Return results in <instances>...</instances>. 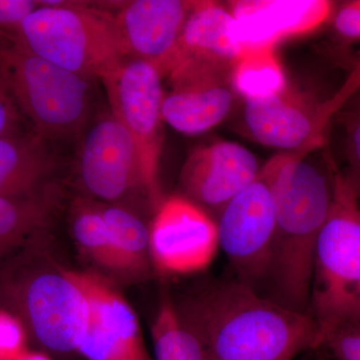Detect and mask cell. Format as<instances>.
Wrapping results in <instances>:
<instances>
[{"mask_svg": "<svg viewBox=\"0 0 360 360\" xmlns=\"http://www.w3.org/2000/svg\"><path fill=\"white\" fill-rule=\"evenodd\" d=\"M151 333L155 360H207L200 338L170 300L161 303Z\"/></svg>", "mask_w": 360, "mask_h": 360, "instance_id": "7402d4cb", "label": "cell"}, {"mask_svg": "<svg viewBox=\"0 0 360 360\" xmlns=\"http://www.w3.org/2000/svg\"><path fill=\"white\" fill-rule=\"evenodd\" d=\"M321 348L328 349L336 360H360V328L333 333Z\"/></svg>", "mask_w": 360, "mask_h": 360, "instance_id": "83f0119b", "label": "cell"}, {"mask_svg": "<svg viewBox=\"0 0 360 360\" xmlns=\"http://www.w3.org/2000/svg\"><path fill=\"white\" fill-rule=\"evenodd\" d=\"M336 35L345 44H360V0L336 7L333 15Z\"/></svg>", "mask_w": 360, "mask_h": 360, "instance_id": "484cf974", "label": "cell"}, {"mask_svg": "<svg viewBox=\"0 0 360 360\" xmlns=\"http://www.w3.org/2000/svg\"><path fill=\"white\" fill-rule=\"evenodd\" d=\"M217 222L219 248L236 279L262 292L269 277L276 229L274 196L264 168L224 205Z\"/></svg>", "mask_w": 360, "mask_h": 360, "instance_id": "ba28073f", "label": "cell"}, {"mask_svg": "<svg viewBox=\"0 0 360 360\" xmlns=\"http://www.w3.org/2000/svg\"><path fill=\"white\" fill-rule=\"evenodd\" d=\"M35 0H0V32L15 34L23 21L40 7Z\"/></svg>", "mask_w": 360, "mask_h": 360, "instance_id": "4316f807", "label": "cell"}, {"mask_svg": "<svg viewBox=\"0 0 360 360\" xmlns=\"http://www.w3.org/2000/svg\"><path fill=\"white\" fill-rule=\"evenodd\" d=\"M359 205H360V200H359Z\"/></svg>", "mask_w": 360, "mask_h": 360, "instance_id": "4dcf8cb0", "label": "cell"}, {"mask_svg": "<svg viewBox=\"0 0 360 360\" xmlns=\"http://www.w3.org/2000/svg\"><path fill=\"white\" fill-rule=\"evenodd\" d=\"M0 78L32 130L49 141L84 130L92 104V80L54 65L0 32Z\"/></svg>", "mask_w": 360, "mask_h": 360, "instance_id": "277c9868", "label": "cell"}, {"mask_svg": "<svg viewBox=\"0 0 360 360\" xmlns=\"http://www.w3.org/2000/svg\"><path fill=\"white\" fill-rule=\"evenodd\" d=\"M309 314L321 348L333 333L360 328V205L338 167L333 207L315 251Z\"/></svg>", "mask_w": 360, "mask_h": 360, "instance_id": "3957f363", "label": "cell"}, {"mask_svg": "<svg viewBox=\"0 0 360 360\" xmlns=\"http://www.w3.org/2000/svg\"><path fill=\"white\" fill-rule=\"evenodd\" d=\"M158 68L139 59L125 58L101 82L111 112L134 139L141 161L142 187L156 208L161 203L160 161L162 150L163 92Z\"/></svg>", "mask_w": 360, "mask_h": 360, "instance_id": "8992f818", "label": "cell"}, {"mask_svg": "<svg viewBox=\"0 0 360 360\" xmlns=\"http://www.w3.org/2000/svg\"><path fill=\"white\" fill-rule=\"evenodd\" d=\"M193 4L134 0L122 4L115 16L129 58L150 63L165 77Z\"/></svg>", "mask_w": 360, "mask_h": 360, "instance_id": "2e32d148", "label": "cell"}, {"mask_svg": "<svg viewBox=\"0 0 360 360\" xmlns=\"http://www.w3.org/2000/svg\"><path fill=\"white\" fill-rule=\"evenodd\" d=\"M243 53L229 8L215 1H194L165 77L212 75L231 79Z\"/></svg>", "mask_w": 360, "mask_h": 360, "instance_id": "4fadbf2b", "label": "cell"}, {"mask_svg": "<svg viewBox=\"0 0 360 360\" xmlns=\"http://www.w3.org/2000/svg\"><path fill=\"white\" fill-rule=\"evenodd\" d=\"M49 141L35 132L0 137V196L39 193L56 167Z\"/></svg>", "mask_w": 360, "mask_h": 360, "instance_id": "ac0fdd59", "label": "cell"}, {"mask_svg": "<svg viewBox=\"0 0 360 360\" xmlns=\"http://www.w3.org/2000/svg\"><path fill=\"white\" fill-rule=\"evenodd\" d=\"M328 0H240L231 2L236 39L243 49H274L278 42L307 34L333 18Z\"/></svg>", "mask_w": 360, "mask_h": 360, "instance_id": "5bb4252c", "label": "cell"}, {"mask_svg": "<svg viewBox=\"0 0 360 360\" xmlns=\"http://www.w3.org/2000/svg\"><path fill=\"white\" fill-rule=\"evenodd\" d=\"M120 258L122 272L143 274L148 267L149 231L139 217L117 207L99 208ZM151 259V258H150Z\"/></svg>", "mask_w": 360, "mask_h": 360, "instance_id": "ffe728a7", "label": "cell"}, {"mask_svg": "<svg viewBox=\"0 0 360 360\" xmlns=\"http://www.w3.org/2000/svg\"><path fill=\"white\" fill-rule=\"evenodd\" d=\"M345 130L347 170L342 172L360 200V89L340 110Z\"/></svg>", "mask_w": 360, "mask_h": 360, "instance_id": "cb8c5ba5", "label": "cell"}, {"mask_svg": "<svg viewBox=\"0 0 360 360\" xmlns=\"http://www.w3.org/2000/svg\"><path fill=\"white\" fill-rule=\"evenodd\" d=\"M15 360H53L46 354L39 352H22Z\"/></svg>", "mask_w": 360, "mask_h": 360, "instance_id": "f546056e", "label": "cell"}, {"mask_svg": "<svg viewBox=\"0 0 360 360\" xmlns=\"http://www.w3.org/2000/svg\"><path fill=\"white\" fill-rule=\"evenodd\" d=\"M25 309L33 335L51 352H77L89 321V302L65 271L35 276L26 285Z\"/></svg>", "mask_w": 360, "mask_h": 360, "instance_id": "7c38bea8", "label": "cell"}, {"mask_svg": "<svg viewBox=\"0 0 360 360\" xmlns=\"http://www.w3.org/2000/svg\"><path fill=\"white\" fill-rule=\"evenodd\" d=\"M25 333L20 321L0 312V360H15L22 352Z\"/></svg>", "mask_w": 360, "mask_h": 360, "instance_id": "d4e9b609", "label": "cell"}, {"mask_svg": "<svg viewBox=\"0 0 360 360\" xmlns=\"http://www.w3.org/2000/svg\"><path fill=\"white\" fill-rule=\"evenodd\" d=\"M53 206L54 194L49 186L30 195L0 196V248L46 224Z\"/></svg>", "mask_w": 360, "mask_h": 360, "instance_id": "44dd1931", "label": "cell"}, {"mask_svg": "<svg viewBox=\"0 0 360 360\" xmlns=\"http://www.w3.org/2000/svg\"><path fill=\"white\" fill-rule=\"evenodd\" d=\"M25 123V118L0 78V137L25 134L22 131Z\"/></svg>", "mask_w": 360, "mask_h": 360, "instance_id": "f1b7e54d", "label": "cell"}, {"mask_svg": "<svg viewBox=\"0 0 360 360\" xmlns=\"http://www.w3.org/2000/svg\"><path fill=\"white\" fill-rule=\"evenodd\" d=\"M307 150L286 151L264 165L276 212L266 288L271 300L309 314L315 251L333 207L335 163Z\"/></svg>", "mask_w": 360, "mask_h": 360, "instance_id": "6da1fadb", "label": "cell"}, {"mask_svg": "<svg viewBox=\"0 0 360 360\" xmlns=\"http://www.w3.org/2000/svg\"><path fill=\"white\" fill-rule=\"evenodd\" d=\"M78 172L94 198L117 201L142 187L141 161L131 135L113 113H103L85 132Z\"/></svg>", "mask_w": 360, "mask_h": 360, "instance_id": "8fae6325", "label": "cell"}, {"mask_svg": "<svg viewBox=\"0 0 360 360\" xmlns=\"http://www.w3.org/2000/svg\"><path fill=\"white\" fill-rule=\"evenodd\" d=\"M149 231V252L165 274H198L212 264L219 248L217 222L202 206L174 195L161 201Z\"/></svg>", "mask_w": 360, "mask_h": 360, "instance_id": "9c48e42d", "label": "cell"}, {"mask_svg": "<svg viewBox=\"0 0 360 360\" xmlns=\"http://www.w3.org/2000/svg\"><path fill=\"white\" fill-rule=\"evenodd\" d=\"M40 4L13 34L33 53L90 80L129 58L115 13L80 2Z\"/></svg>", "mask_w": 360, "mask_h": 360, "instance_id": "5b68a950", "label": "cell"}, {"mask_svg": "<svg viewBox=\"0 0 360 360\" xmlns=\"http://www.w3.org/2000/svg\"><path fill=\"white\" fill-rule=\"evenodd\" d=\"M255 155L236 142L219 141L196 148L187 158L180 184L189 200L219 212L257 179Z\"/></svg>", "mask_w": 360, "mask_h": 360, "instance_id": "9a60e30c", "label": "cell"}, {"mask_svg": "<svg viewBox=\"0 0 360 360\" xmlns=\"http://www.w3.org/2000/svg\"><path fill=\"white\" fill-rule=\"evenodd\" d=\"M207 360H295L321 348L309 314L284 307L238 279L206 288L179 310Z\"/></svg>", "mask_w": 360, "mask_h": 360, "instance_id": "7a4b0ae2", "label": "cell"}, {"mask_svg": "<svg viewBox=\"0 0 360 360\" xmlns=\"http://www.w3.org/2000/svg\"><path fill=\"white\" fill-rule=\"evenodd\" d=\"M359 89L360 61L347 84L328 101H319L288 85L274 96L245 101L246 127L253 139L269 148L315 150L323 144L333 116Z\"/></svg>", "mask_w": 360, "mask_h": 360, "instance_id": "52a82bcc", "label": "cell"}, {"mask_svg": "<svg viewBox=\"0 0 360 360\" xmlns=\"http://www.w3.org/2000/svg\"><path fill=\"white\" fill-rule=\"evenodd\" d=\"M169 80L161 106L163 122L188 135L217 127L231 112L234 92L231 79L217 75H187Z\"/></svg>", "mask_w": 360, "mask_h": 360, "instance_id": "e0dca14e", "label": "cell"}, {"mask_svg": "<svg viewBox=\"0 0 360 360\" xmlns=\"http://www.w3.org/2000/svg\"><path fill=\"white\" fill-rule=\"evenodd\" d=\"M65 272L89 302V326L77 354L86 360H153L127 300L96 274Z\"/></svg>", "mask_w": 360, "mask_h": 360, "instance_id": "30bf717a", "label": "cell"}, {"mask_svg": "<svg viewBox=\"0 0 360 360\" xmlns=\"http://www.w3.org/2000/svg\"><path fill=\"white\" fill-rule=\"evenodd\" d=\"M236 94L245 101L274 96L288 86L283 66L272 47L243 51L231 73Z\"/></svg>", "mask_w": 360, "mask_h": 360, "instance_id": "d6986e66", "label": "cell"}, {"mask_svg": "<svg viewBox=\"0 0 360 360\" xmlns=\"http://www.w3.org/2000/svg\"><path fill=\"white\" fill-rule=\"evenodd\" d=\"M72 232L80 248L104 269L122 272L120 258L99 208H82L75 214Z\"/></svg>", "mask_w": 360, "mask_h": 360, "instance_id": "603a6c76", "label": "cell"}]
</instances>
